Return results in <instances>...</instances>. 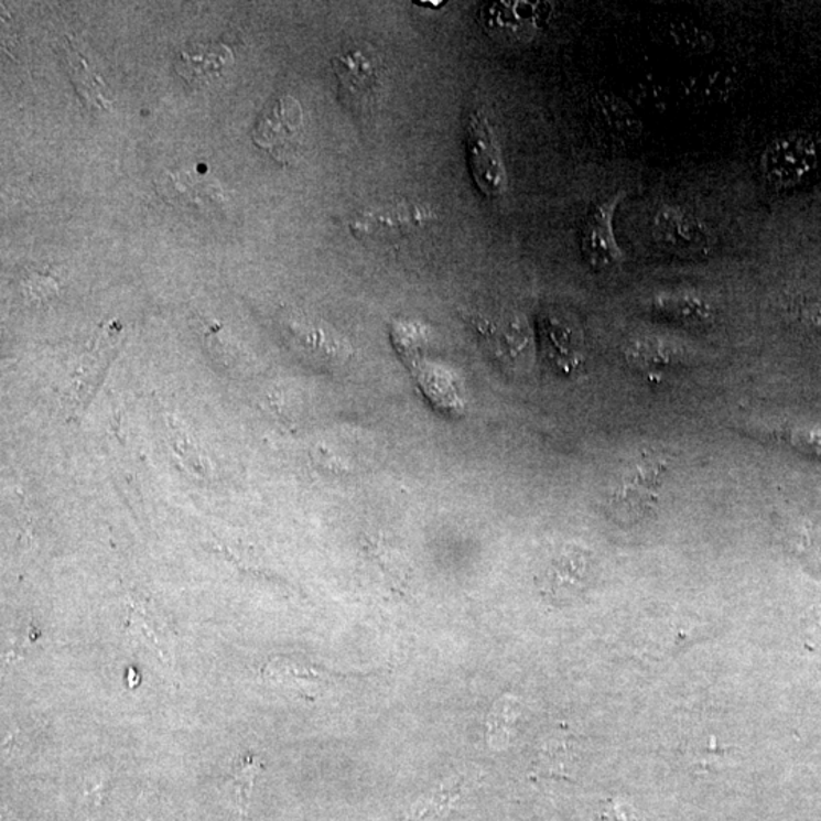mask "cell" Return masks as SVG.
I'll use <instances>...</instances> for the list:
<instances>
[{"label":"cell","mask_w":821,"mask_h":821,"mask_svg":"<svg viewBox=\"0 0 821 821\" xmlns=\"http://www.w3.org/2000/svg\"><path fill=\"white\" fill-rule=\"evenodd\" d=\"M820 162V148L814 136L791 131L773 139L759 159L765 182L777 191L799 186L814 174Z\"/></svg>","instance_id":"6da1fadb"},{"label":"cell","mask_w":821,"mask_h":821,"mask_svg":"<svg viewBox=\"0 0 821 821\" xmlns=\"http://www.w3.org/2000/svg\"><path fill=\"white\" fill-rule=\"evenodd\" d=\"M436 219L439 212L431 204L396 199L356 212L348 222V230L356 239H396L423 230Z\"/></svg>","instance_id":"7a4b0ae2"},{"label":"cell","mask_w":821,"mask_h":821,"mask_svg":"<svg viewBox=\"0 0 821 821\" xmlns=\"http://www.w3.org/2000/svg\"><path fill=\"white\" fill-rule=\"evenodd\" d=\"M466 150L468 171L480 195L490 199L498 198L508 186L506 162L495 128L480 111L468 116Z\"/></svg>","instance_id":"3957f363"},{"label":"cell","mask_w":821,"mask_h":821,"mask_svg":"<svg viewBox=\"0 0 821 821\" xmlns=\"http://www.w3.org/2000/svg\"><path fill=\"white\" fill-rule=\"evenodd\" d=\"M344 106L367 114L374 110L384 89V66L374 51L352 47L332 60Z\"/></svg>","instance_id":"277c9868"},{"label":"cell","mask_w":821,"mask_h":821,"mask_svg":"<svg viewBox=\"0 0 821 821\" xmlns=\"http://www.w3.org/2000/svg\"><path fill=\"white\" fill-rule=\"evenodd\" d=\"M651 238L667 253L694 258L712 248V234L706 223L680 204H663L652 212Z\"/></svg>","instance_id":"5b68a950"},{"label":"cell","mask_w":821,"mask_h":821,"mask_svg":"<svg viewBox=\"0 0 821 821\" xmlns=\"http://www.w3.org/2000/svg\"><path fill=\"white\" fill-rule=\"evenodd\" d=\"M303 130L302 104L290 95H282L256 120L253 142L272 159L288 163L298 154Z\"/></svg>","instance_id":"8992f818"},{"label":"cell","mask_w":821,"mask_h":821,"mask_svg":"<svg viewBox=\"0 0 821 821\" xmlns=\"http://www.w3.org/2000/svg\"><path fill=\"white\" fill-rule=\"evenodd\" d=\"M624 198V191L608 195L594 204L584 218L580 248L592 270L608 271L624 262V251L615 235V214Z\"/></svg>","instance_id":"52a82bcc"},{"label":"cell","mask_w":821,"mask_h":821,"mask_svg":"<svg viewBox=\"0 0 821 821\" xmlns=\"http://www.w3.org/2000/svg\"><path fill=\"white\" fill-rule=\"evenodd\" d=\"M159 194L168 203L184 209L214 212L224 204V192L218 180L199 171H164L158 179Z\"/></svg>","instance_id":"ba28073f"},{"label":"cell","mask_w":821,"mask_h":821,"mask_svg":"<svg viewBox=\"0 0 821 821\" xmlns=\"http://www.w3.org/2000/svg\"><path fill=\"white\" fill-rule=\"evenodd\" d=\"M542 15V3L496 2L480 8L478 18L493 40L520 42L531 37Z\"/></svg>","instance_id":"9c48e42d"},{"label":"cell","mask_w":821,"mask_h":821,"mask_svg":"<svg viewBox=\"0 0 821 821\" xmlns=\"http://www.w3.org/2000/svg\"><path fill=\"white\" fill-rule=\"evenodd\" d=\"M234 63V54L227 46L222 43H209L180 51L175 58V71L191 86L203 87L223 78Z\"/></svg>","instance_id":"30bf717a"},{"label":"cell","mask_w":821,"mask_h":821,"mask_svg":"<svg viewBox=\"0 0 821 821\" xmlns=\"http://www.w3.org/2000/svg\"><path fill=\"white\" fill-rule=\"evenodd\" d=\"M665 466L656 460H642L633 464L624 476L623 484L616 490L615 498L626 504L628 511H644L655 506L659 498Z\"/></svg>","instance_id":"8fae6325"},{"label":"cell","mask_w":821,"mask_h":821,"mask_svg":"<svg viewBox=\"0 0 821 821\" xmlns=\"http://www.w3.org/2000/svg\"><path fill=\"white\" fill-rule=\"evenodd\" d=\"M739 82L724 69L699 71L680 83V94L694 106L716 107L731 102L738 94Z\"/></svg>","instance_id":"7c38bea8"},{"label":"cell","mask_w":821,"mask_h":821,"mask_svg":"<svg viewBox=\"0 0 821 821\" xmlns=\"http://www.w3.org/2000/svg\"><path fill=\"white\" fill-rule=\"evenodd\" d=\"M652 310L692 326L714 322L715 307L695 291H663L651 299Z\"/></svg>","instance_id":"4fadbf2b"},{"label":"cell","mask_w":821,"mask_h":821,"mask_svg":"<svg viewBox=\"0 0 821 821\" xmlns=\"http://www.w3.org/2000/svg\"><path fill=\"white\" fill-rule=\"evenodd\" d=\"M596 116L608 133L619 140L638 139L644 131V120L630 101L615 94H599L595 99Z\"/></svg>","instance_id":"5bb4252c"},{"label":"cell","mask_w":821,"mask_h":821,"mask_svg":"<svg viewBox=\"0 0 821 821\" xmlns=\"http://www.w3.org/2000/svg\"><path fill=\"white\" fill-rule=\"evenodd\" d=\"M668 42L689 55H706L715 50V37L706 28L692 20H676L668 25Z\"/></svg>","instance_id":"9a60e30c"},{"label":"cell","mask_w":821,"mask_h":821,"mask_svg":"<svg viewBox=\"0 0 821 821\" xmlns=\"http://www.w3.org/2000/svg\"><path fill=\"white\" fill-rule=\"evenodd\" d=\"M628 101L642 114L665 115L672 104V91L667 84L655 78H644L628 89Z\"/></svg>","instance_id":"2e32d148"},{"label":"cell","mask_w":821,"mask_h":821,"mask_svg":"<svg viewBox=\"0 0 821 821\" xmlns=\"http://www.w3.org/2000/svg\"><path fill=\"white\" fill-rule=\"evenodd\" d=\"M516 715H518V702L511 696H504L493 706L487 720V738L493 748L506 746Z\"/></svg>","instance_id":"e0dca14e"},{"label":"cell","mask_w":821,"mask_h":821,"mask_svg":"<svg viewBox=\"0 0 821 821\" xmlns=\"http://www.w3.org/2000/svg\"><path fill=\"white\" fill-rule=\"evenodd\" d=\"M260 767H262V764L253 755H247L246 758L239 759L234 765L236 797H238L239 811L242 819L247 817L251 790H253L256 775H258Z\"/></svg>","instance_id":"ac0fdd59"},{"label":"cell","mask_w":821,"mask_h":821,"mask_svg":"<svg viewBox=\"0 0 821 821\" xmlns=\"http://www.w3.org/2000/svg\"><path fill=\"white\" fill-rule=\"evenodd\" d=\"M603 821H636L630 809L624 803H612L603 812Z\"/></svg>","instance_id":"d6986e66"}]
</instances>
